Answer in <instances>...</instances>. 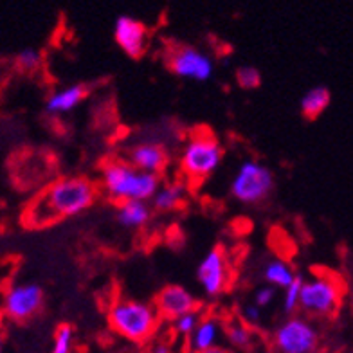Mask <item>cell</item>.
Instances as JSON below:
<instances>
[{
  "instance_id": "cell-18",
  "label": "cell",
  "mask_w": 353,
  "mask_h": 353,
  "mask_svg": "<svg viewBox=\"0 0 353 353\" xmlns=\"http://www.w3.org/2000/svg\"><path fill=\"white\" fill-rule=\"evenodd\" d=\"M328 105H330V90L323 85L308 88L307 92L303 94L301 103H299L303 116L308 117V119H316L317 116H321Z\"/></svg>"
},
{
  "instance_id": "cell-26",
  "label": "cell",
  "mask_w": 353,
  "mask_h": 353,
  "mask_svg": "<svg viewBox=\"0 0 353 353\" xmlns=\"http://www.w3.org/2000/svg\"><path fill=\"white\" fill-rule=\"evenodd\" d=\"M274 296H276V290H274V287H270V285L258 288V290L254 292V305H258L260 308L267 307V305H270V303H272Z\"/></svg>"
},
{
  "instance_id": "cell-29",
  "label": "cell",
  "mask_w": 353,
  "mask_h": 353,
  "mask_svg": "<svg viewBox=\"0 0 353 353\" xmlns=\"http://www.w3.org/2000/svg\"><path fill=\"white\" fill-rule=\"evenodd\" d=\"M202 353H229V352L228 350L220 348V346H216V348H211V350H208V352H202Z\"/></svg>"
},
{
  "instance_id": "cell-21",
  "label": "cell",
  "mask_w": 353,
  "mask_h": 353,
  "mask_svg": "<svg viewBox=\"0 0 353 353\" xmlns=\"http://www.w3.org/2000/svg\"><path fill=\"white\" fill-rule=\"evenodd\" d=\"M303 285H305V278L301 274H296L294 281L285 288L283 294V310L287 314H292L296 308L299 307V301H301V290Z\"/></svg>"
},
{
  "instance_id": "cell-3",
  "label": "cell",
  "mask_w": 353,
  "mask_h": 353,
  "mask_svg": "<svg viewBox=\"0 0 353 353\" xmlns=\"http://www.w3.org/2000/svg\"><path fill=\"white\" fill-rule=\"evenodd\" d=\"M159 323L155 305L137 299H116L108 308L112 330L132 343H144L154 335Z\"/></svg>"
},
{
  "instance_id": "cell-6",
  "label": "cell",
  "mask_w": 353,
  "mask_h": 353,
  "mask_svg": "<svg viewBox=\"0 0 353 353\" xmlns=\"http://www.w3.org/2000/svg\"><path fill=\"white\" fill-rule=\"evenodd\" d=\"M274 190V175L256 161H243L231 182V195L243 204L263 202Z\"/></svg>"
},
{
  "instance_id": "cell-23",
  "label": "cell",
  "mask_w": 353,
  "mask_h": 353,
  "mask_svg": "<svg viewBox=\"0 0 353 353\" xmlns=\"http://www.w3.org/2000/svg\"><path fill=\"white\" fill-rule=\"evenodd\" d=\"M14 61H17V67H19L20 70H23V72H33V70H37L38 67H40V63H42V56H40V52H38L37 49H33V47H26V49H22V51L17 54Z\"/></svg>"
},
{
  "instance_id": "cell-28",
  "label": "cell",
  "mask_w": 353,
  "mask_h": 353,
  "mask_svg": "<svg viewBox=\"0 0 353 353\" xmlns=\"http://www.w3.org/2000/svg\"><path fill=\"white\" fill-rule=\"evenodd\" d=\"M152 353H170V350H168L166 344H157Z\"/></svg>"
},
{
  "instance_id": "cell-25",
  "label": "cell",
  "mask_w": 353,
  "mask_h": 353,
  "mask_svg": "<svg viewBox=\"0 0 353 353\" xmlns=\"http://www.w3.org/2000/svg\"><path fill=\"white\" fill-rule=\"evenodd\" d=\"M72 339H74V330L70 325H61L54 335V344H52L51 353H70L72 348Z\"/></svg>"
},
{
  "instance_id": "cell-7",
  "label": "cell",
  "mask_w": 353,
  "mask_h": 353,
  "mask_svg": "<svg viewBox=\"0 0 353 353\" xmlns=\"http://www.w3.org/2000/svg\"><path fill=\"white\" fill-rule=\"evenodd\" d=\"M319 334L305 317H290L276 328L274 348L278 353H316Z\"/></svg>"
},
{
  "instance_id": "cell-15",
  "label": "cell",
  "mask_w": 353,
  "mask_h": 353,
  "mask_svg": "<svg viewBox=\"0 0 353 353\" xmlns=\"http://www.w3.org/2000/svg\"><path fill=\"white\" fill-rule=\"evenodd\" d=\"M85 96H87V87L85 85H69V87L51 94L46 101V108L51 114H65V112L72 110L78 103H81Z\"/></svg>"
},
{
  "instance_id": "cell-1",
  "label": "cell",
  "mask_w": 353,
  "mask_h": 353,
  "mask_svg": "<svg viewBox=\"0 0 353 353\" xmlns=\"http://www.w3.org/2000/svg\"><path fill=\"white\" fill-rule=\"evenodd\" d=\"M98 199V186L85 176H65L51 182L28 204L22 214L28 228H47L83 213Z\"/></svg>"
},
{
  "instance_id": "cell-22",
  "label": "cell",
  "mask_w": 353,
  "mask_h": 353,
  "mask_svg": "<svg viewBox=\"0 0 353 353\" xmlns=\"http://www.w3.org/2000/svg\"><path fill=\"white\" fill-rule=\"evenodd\" d=\"M200 321H202V310L199 308V310L188 312L184 316L176 317L175 321H172V325L173 330H175L176 334L188 335V337H190V335L195 332V328L199 326Z\"/></svg>"
},
{
  "instance_id": "cell-16",
  "label": "cell",
  "mask_w": 353,
  "mask_h": 353,
  "mask_svg": "<svg viewBox=\"0 0 353 353\" xmlns=\"http://www.w3.org/2000/svg\"><path fill=\"white\" fill-rule=\"evenodd\" d=\"M150 214H152V210L143 200H125L117 205L116 216L123 228L137 229L148 222Z\"/></svg>"
},
{
  "instance_id": "cell-4",
  "label": "cell",
  "mask_w": 353,
  "mask_h": 353,
  "mask_svg": "<svg viewBox=\"0 0 353 353\" xmlns=\"http://www.w3.org/2000/svg\"><path fill=\"white\" fill-rule=\"evenodd\" d=\"M223 159V148L216 135L210 128H196L188 135L181 152V172L186 181L199 182L220 166Z\"/></svg>"
},
{
  "instance_id": "cell-19",
  "label": "cell",
  "mask_w": 353,
  "mask_h": 353,
  "mask_svg": "<svg viewBox=\"0 0 353 353\" xmlns=\"http://www.w3.org/2000/svg\"><path fill=\"white\" fill-rule=\"evenodd\" d=\"M263 278L270 287L287 288L288 285L292 283L294 278H296V272H294L292 267H290L287 261L272 260L265 265Z\"/></svg>"
},
{
  "instance_id": "cell-12",
  "label": "cell",
  "mask_w": 353,
  "mask_h": 353,
  "mask_svg": "<svg viewBox=\"0 0 353 353\" xmlns=\"http://www.w3.org/2000/svg\"><path fill=\"white\" fill-rule=\"evenodd\" d=\"M155 308L164 319L175 321L188 312L199 310V301L182 285H166L155 298Z\"/></svg>"
},
{
  "instance_id": "cell-11",
  "label": "cell",
  "mask_w": 353,
  "mask_h": 353,
  "mask_svg": "<svg viewBox=\"0 0 353 353\" xmlns=\"http://www.w3.org/2000/svg\"><path fill=\"white\" fill-rule=\"evenodd\" d=\"M114 38L126 54L132 58H139L148 46V29L141 20L121 14L114 23Z\"/></svg>"
},
{
  "instance_id": "cell-14",
  "label": "cell",
  "mask_w": 353,
  "mask_h": 353,
  "mask_svg": "<svg viewBox=\"0 0 353 353\" xmlns=\"http://www.w3.org/2000/svg\"><path fill=\"white\" fill-rule=\"evenodd\" d=\"M220 330H222V326H220L219 319H214V317H202V321L199 323L195 332L188 337V344H190L191 352L202 353L211 348H216Z\"/></svg>"
},
{
  "instance_id": "cell-20",
  "label": "cell",
  "mask_w": 353,
  "mask_h": 353,
  "mask_svg": "<svg viewBox=\"0 0 353 353\" xmlns=\"http://www.w3.org/2000/svg\"><path fill=\"white\" fill-rule=\"evenodd\" d=\"M225 335H228L229 343L238 350H247L252 344V332L249 330L245 323H240V321L231 323L225 330Z\"/></svg>"
},
{
  "instance_id": "cell-17",
  "label": "cell",
  "mask_w": 353,
  "mask_h": 353,
  "mask_svg": "<svg viewBox=\"0 0 353 353\" xmlns=\"http://www.w3.org/2000/svg\"><path fill=\"white\" fill-rule=\"evenodd\" d=\"M186 193V181H170L159 188V191L152 199V205L157 211H173L182 204Z\"/></svg>"
},
{
  "instance_id": "cell-10",
  "label": "cell",
  "mask_w": 353,
  "mask_h": 353,
  "mask_svg": "<svg viewBox=\"0 0 353 353\" xmlns=\"http://www.w3.org/2000/svg\"><path fill=\"white\" fill-rule=\"evenodd\" d=\"M196 279L208 296H219L228 283V261L222 247H213L202 258L196 269Z\"/></svg>"
},
{
  "instance_id": "cell-5",
  "label": "cell",
  "mask_w": 353,
  "mask_h": 353,
  "mask_svg": "<svg viewBox=\"0 0 353 353\" xmlns=\"http://www.w3.org/2000/svg\"><path fill=\"white\" fill-rule=\"evenodd\" d=\"M343 296V281L332 272H319L305 279L299 308L312 316H332L339 308Z\"/></svg>"
},
{
  "instance_id": "cell-8",
  "label": "cell",
  "mask_w": 353,
  "mask_h": 353,
  "mask_svg": "<svg viewBox=\"0 0 353 353\" xmlns=\"http://www.w3.org/2000/svg\"><path fill=\"white\" fill-rule=\"evenodd\" d=\"M166 65L179 78H191L196 81L210 79L214 70V63L210 56L199 51L193 46L176 43L166 51Z\"/></svg>"
},
{
  "instance_id": "cell-27",
  "label": "cell",
  "mask_w": 353,
  "mask_h": 353,
  "mask_svg": "<svg viewBox=\"0 0 353 353\" xmlns=\"http://www.w3.org/2000/svg\"><path fill=\"white\" fill-rule=\"evenodd\" d=\"M242 316H243V323H247V325H258L261 319V310L258 305H245L243 307V312H242Z\"/></svg>"
},
{
  "instance_id": "cell-9",
  "label": "cell",
  "mask_w": 353,
  "mask_h": 353,
  "mask_svg": "<svg viewBox=\"0 0 353 353\" xmlns=\"http://www.w3.org/2000/svg\"><path fill=\"white\" fill-rule=\"evenodd\" d=\"M43 303V290L34 283H19L6 290L2 308L13 321H26L33 317Z\"/></svg>"
},
{
  "instance_id": "cell-2",
  "label": "cell",
  "mask_w": 353,
  "mask_h": 353,
  "mask_svg": "<svg viewBox=\"0 0 353 353\" xmlns=\"http://www.w3.org/2000/svg\"><path fill=\"white\" fill-rule=\"evenodd\" d=\"M101 186L112 200H152L159 191L161 175L141 172L126 159H108L101 166Z\"/></svg>"
},
{
  "instance_id": "cell-24",
  "label": "cell",
  "mask_w": 353,
  "mask_h": 353,
  "mask_svg": "<svg viewBox=\"0 0 353 353\" xmlns=\"http://www.w3.org/2000/svg\"><path fill=\"white\" fill-rule=\"evenodd\" d=\"M236 81L242 88L251 90V88L260 87L261 72L252 65H240L236 69Z\"/></svg>"
},
{
  "instance_id": "cell-13",
  "label": "cell",
  "mask_w": 353,
  "mask_h": 353,
  "mask_svg": "<svg viewBox=\"0 0 353 353\" xmlns=\"http://www.w3.org/2000/svg\"><path fill=\"white\" fill-rule=\"evenodd\" d=\"M126 161L141 172L161 175L168 166V150L159 143H139L128 150Z\"/></svg>"
}]
</instances>
